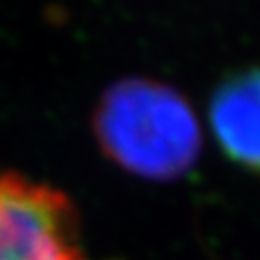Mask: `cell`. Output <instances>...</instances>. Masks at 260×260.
I'll list each match as a JSON object with an SVG mask.
<instances>
[{
	"instance_id": "1",
	"label": "cell",
	"mask_w": 260,
	"mask_h": 260,
	"mask_svg": "<svg viewBox=\"0 0 260 260\" xmlns=\"http://www.w3.org/2000/svg\"><path fill=\"white\" fill-rule=\"evenodd\" d=\"M91 130L111 162L152 182L180 180L202 154V128L186 98L145 76L113 83L98 100Z\"/></svg>"
},
{
	"instance_id": "2",
	"label": "cell",
	"mask_w": 260,
	"mask_h": 260,
	"mask_svg": "<svg viewBox=\"0 0 260 260\" xmlns=\"http://www.w3.org/2000/svg\"><path fill=\"white\" fill-rule=\"evenodd\" d=\"M0 260H85L80 219L68 195L0 172Z\"/></svg>"
},
{
	"instance_id": "3",
	"label": "cell",
	"mask_w": 260,
	"mask_h": 260,
	"mask_svg": "<svg viewBox=\"0 0 260 260\" xmlns=\"http://www.w3.org/2000/svg\"><path fill=\"white\" fill-rule=\"evenodd\" d=\"M208 115L221 152L260 176V68L225 74L210 95Z\"/></svg>"
}]
</instances>
